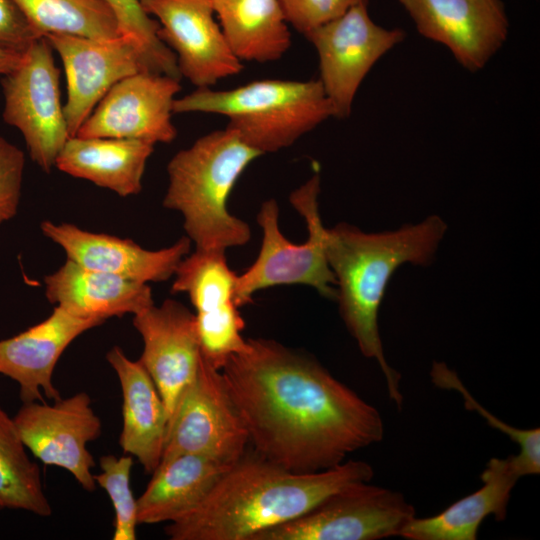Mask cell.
I'll return each mask as SVG.
<instances>
[{
  "label": "cell",
  "instance_id": "16",
  "mask_svg": "<svg viewBox=\"0 0 540 540\" xmlns=\"http://www.w3.org/2000/svg\"><path fill=\"white\" fill-rule=\"evenodd\" d=\"M143 341L138 359L155 383L166 407L168 425L184 390L195 379L202 354L195 314L166 299L133 315Z\"/></svg>",
  "mask_w": 540,
  "mask_h": 540
},
{
  "label": "cell",
  "instance_id": "6",
  "mask_svg": "<svg viewBox=\"0 0 540 540\" xmlns=\"http://www.w3.org/2000/svg\"><path fill=\"white\" fill-rule=\"evenodd\" d=\"M320 175L315 173L292 191L289 200L304 218L308 237L303 244L290 242L279 227V206L275 199L264 201L257 214L262 242L256 260L235 282L234 299L240 308L253 301V295L269 287L302 284L321 296L337 298L336 279L327 262L324 227L318 207Z\"/></svg>",
  "mask_w": 540,
  "mask_h": 540
},
{
  "label": "cell",
  "instance_id": "32",
  "mask_svg": "<svg viewBox=\"0 0 540 540\" xmlns=\"http://www.w3.org/2000/svg\"><path fill=\"white\" fill-rule=\"evenodd\" d=\"M24 164V153L0 137V225L18 211Z\"/></svg>",
  "mask_w": 540,
  "mask_h": 540
},
{
  "label": "cell",
  "instance_id": "1",
  "mask_svg": "<svg viewBox=\"0 0 540 540\" xmlns=\"http://www.w3.org/2000/svg\"><path fill=\"white\" fill-rule=\"evenodd\" d=\"M253 451L293 472L325 470L384 436L379 411L316 359L265 338L220 370Z\"/></svg>",
  "mask_w": 540,
  "mask_h": 540
},
{
  "label": "cell",
  "instance_id": "31",
  "mask_svg": "<svg viewBox=\"0 0 540 540\" xmlns=\"http://www.w3.org/2000/svg\"><path fill=\"white\" fill-rule=\"evenodd\" d=\"M195 319L201 354L215 369L221 370L231 356L247 348L242 336L245 322L237 305L195 314Z\"/></svg>",
  "mask_w": 540,
  "mask_h": 540
},
{
  "label": "cell",
  "instance_id": "29",
  "mask_svg": "<svg viewBox=\"0 0 540 540\" xmlns=\"http://www.w3.org/2000/svg\"><path fill=\"white\" fill-rule=\"evenodd\" d=\"M114 13L121 35L134 39L143 49L151 71L181 79L174 53L159 39L158 22L145 13L140 0H102Z\"/></svg>",
  "mask_w": 540,
  "mask_h": 540
},
{
  "label": "cell",
  "instance_id": "15",
  "mask_svg": "<svg viewBox=\"0 0 540 540\" xmlns=\"http://www.w3.org/2000/svg\"><path fill=\"white\" fill-rule=\"evenodd\" d=\"M425 38L446 46L471 72L504 44L508 18L501 0H399Z\"/></svg>",
  "mask_w": 540,
  "mask_h": 540
},
{
  "label": "cell",
  "instance_id": "20",
  "mask_svg": "<svg viewBox=\"0 0 540 540\" xmlns=\"http://www.w3.org/2000/svg\"><path fill=\"white\" fill-rule=\"evenodd\" d=\"M47 300L85 319L104 322L154 304L148 284L82 267L70 259L44 277Z\"/></svg>",
  "mask_w": 540,
  "mask_h": 540
},
{
  "label": "cell",
  "instance_id": "4",
  "mask_svg": "<svg viewBox=\"0 0 540 540\" xmlns=\"http://www.w3.org/2000/svg\"><path fill=\"white\" fill-rule=\"evenodd\" d=\"M261 155L225 127L201 136L171 158L163 206L182 215L195 249L226 251L249 242L248 223L227 206L236 182Z\"/></svg>",
  "mask_w": 540,
  "mask_h": 540
},
{
  "label": "cell",
  "instance_id": "7",
  "mask_svg": "<svg viewBox=\"0 0 540 540\" xmlns=\"http://www.w3.org/2000/svg\"><path fill=\"white\" fill-rule=\"evenodd\" d=\"M415 516L414 507L401 493L360 482L252 540H379L399 536Z\"/></svg>",
  "mask_w": 540,
  "mask_h": 540
},
{
  "label": "cell",
  "instance_id": "30",
  "mask_svg": "<svg viewBox=\"0 0 540 540\" xmlns=\"http://www.w3.org/2000/svg\"><path fill=\"white\" fill-rule=\"evenodd\" d=\"M101 473L94 475L98 484L109 496L114 509L113 540H135L137 520V499L131 486L130 475L133 457L125 454L117 457L103 455L99 459Z\"/></svg>",
  "mask_w": 540,
  "mask_h": 540
},
{
  "label": "cell",
  "instance_id": "17",
  "mask_svg": "<svg viewBox=\"0 0 540 540\" xmlns=\"http://www.w3.org/2000/svg\"><path fill=\"white\" fill-rule=\"evenodd\" d=\"M41 231L78 265L145 284L173 277L180 262L190 253L192 243L185 236L169 247L148 250L131 239L47 220L41 223Z\"/></svg>",
  "mask_w": 540,
  "mask_h": 540
},
{
  "label": "cell",
  "instance_id": "12",
  "mask_svg": "<svg viewBox=\"0 0 540 540\" xmlns=\"http://www.w3.org/2000/svg\"><path fill=\"white\" fill-rule=\"evenodd\" d=\"M45 38L63 63L67 84L63 111L71 137L117 82L139 72L153 73L141 46L126 35L106 40L68 34Z\"/></svg>",
  "mask_w": 540,
  "mask_h": 540
},
{
  "label": "cell",
  "instance_id": "34",
  "mask_svg": "<svg viewBox=\"0 0 540 540\" xmlns=\"http://www.w3.org/2000/svg\"><path fill=\"white\" fill-rule=\"evenodd\" d=\"M38 39L15 0H0V48L24 54Z\"/></svg>",
  "mask_w": 540,
  "mask_h": 540
},
{
  "label": "cell",
  "instance_id": "28",
  "mask_svg": "<svg viewBox=\"0 0 540 540\" xmlns=\"http://www.w3.org/2000/svg\"><path fill=\"white\" fill-rule=\"evenodd\" d=\"M432 383L442 389L457 391L466 409L477 412L487 423L507 435L520 451L515 455L523 476L540 472V429H519L504 423L485 409L466 389L458 375L444 362L434 361L430 371Z\"/></svg>",
  "mask_w": 540,
  "mask_h": 540
},
{
  "label": "cell",
  "instance_id": "3",
  "mask_svg": "<svg viewBox=\"0 0 540 540\" xmlns=\"http://www.w3.org/2000/svg\"><path fill=\"white\" fill-rule=\"evenodd\" d=\"M446 229L445 222L433 215L418 224L379 233H366L347 223L325 230V254L336 279L341 318L360 352L378 363L389 397L399 409L401 376L384 355L379 308L394 272L405 263H431Z\"/></svg>",
  "mask_w": 540,
  "mask_h": 540
},
{
  "label": "cell",
  "instance_id": "9",
  "mask_svg": "<svg viewBox=\"0 0 540 540\" xmlns=\"http://www.w3.org/2000/svg\"><path fill=\"white\" fill-rule=\"evenodd\" d=\"M369 0H354L339 17L304 36L314 46L319 81L329 99L334 118L351 114L355 95L375 63L401 43L405 32L377 25L368 11Z\"/></svg>",
  "mask_w": 540,
  "mask_h": 540
},
{
  "label": "cell",
  "instance_id": "14",
  "mask_svg": "<svg viewBox=\"0 0 540 540\" xmlns=\"http://www.w3.org/2000/svg\"><path fill=\"white\" fill-rule=\"evenodd\" d=\"M180 79L139 72L117 82L100 100L75 136L107 137L171 143L177 136L172 122Z\"/></svg>",
  "mask_w": 540,
  "mask_h": 540
},
{
  "label": "cell",
  "instance_id": "21",
  "mask_svg": "<svg viewBox=\"0 0 540 540\" xmlns=\"http://www.w3.org/2000/svg\"><path fill=\"white\" fill-rule=\"evenodd\" d=\"M521 477L515 455L493 457L480 475L481 488L436 515L415 516L399 536L407 540H475L487 516L505 520L512 489Z\"/></svg>",
  "mask_w": 540,
  "mask_h": 540
},
{
  "label": "cell",
  "instance_id": "36",
  "mask_svg": "<svg viewBox=\"0 0 540 540\" xmlns=\"http://www.w3.org/2000/svg\"><path fill=\"white\" fill-rule=\"evenodd\" d=\"M1 509H2V508H1V506H0V510H1Z\"/></svg>",
  "mask_w": 540,
  "mask_h": 540
},
{
  "label": "cell",
  "instance_id": "35",
  "mask_svg": "<svg viewBox=\"0 0 540 540\" xmlns=\"http://www.w3.org/2000/svg\"><path fill=\"white\" fill-rule=\"evenodd\" d=\"M24 54L0 48V76L14 71L21 63Z\"/></svg>",
  "mask_w": 540,
  "mask_h": 540
},
{
  "label": "cell",
  "instance_id": "5",
  "mask_svg": "<svg viewBox=\"0 0 540 540\" xmlns=\"http://www.w3.org/2000/svg\"><path fill=\"white\" fill-rule=\"evenodd\" d=\"M211 113L262 155L293 145L330 117L333 107L316 80H257L229 90L211 87L176 98L173 113Z\"/></svg>",
  "mask_w": 540,
  "mask_h": 540
},
{
  "label": "cell",
  "instance_id": "25",
  "mask_svg": "<svg viewBox=\"0 0 540 540\" xmlns=\"http://www.w3.org/2000/svg\"><path fill=\"white\" fill-rule=\"evenodd\" d=\"M40 38L68 34L97 40L121 35L117 19L102 0H15Z\"/></svg>",
  "mask_w": 540,
  "mask_h": 540
},
{
  "label": "cell",
  "instance_id": "26",
  "mask_svg": "<svg viewBox=\"0 0 540 540\" xmlns=\"http://www.w3.org/2000/svg\"><path fill=\"white\" fill-rule=\"evenodd\" d=\"M0 506L45 517L52 508L40 469L27 454L13 418L0 406Z\"/></svg>",
  "mask_w": 540,
  "mask_h": 540
},
{
  "label": "cell",
  "instance_id": "11",
  "mask_svg": "<svg viewBox=\"0 0 540 540\" xmlns=\"http://www.w3.org/2000/svg\"><path fill=\"white\" fill-rule=\"evenodd\" d=\"M17 431L34 457L68 471L81 487L96 489L95 461L88 443L102 433V423L86 392L46 402H25L13 417Z\"/></svg>",
  "mask_w": 540,
  "mask_h": 540
},
{
  "label": "cell",
  "instance_id": "24",
  "mask_svg": "<svg viewBox=\"0 0 540 540\" xmlns=\"http://www.w3.org/2000/svg\"><path fill=\"white\" fill-rule=\"evenodd\" d=\"M231 50L240 61L281 59L291 32L279 0H210Z\"/></svg>",
  "mask_w": 540,
  "mask_h": 540
},
{
  "label": "cell",
  "instance_id": "10",
  "mask_svg": "<svg viewBox=\"0 0 540 540\" xmlns=\"http://www.w3.org/2000/svg\"><path fill=\"white\" fill-rule=\"evenodd\" d=\"M248 444L247 430L221 371L202 356L197 375L182 393L169 422L161 461L197 454L233 464Z\"/></svg>",
  "mask_w": 540,
  "mask_h": 540
},
{
  "label": "cell",
  "instance_id": "13",
  "mask_svg": "<svg viewBox=\"0 0 540 540\" xmlns=\"http://www.w3.org/2000/svg\"><path fill=\"white\" fill-rule=\"evenodd\" d=\"M140 4L158 22L157 35L174 53L181 78L205 88L243 70L210 0H140Z\"/></svg>",
  "mask_w": 540,
  "mask_h": 540
},
{
  "label": "cell",
  "instance_id": "23",
  "mask_svg": "<svg viewBox=\"0 0 540 540\" xmlns=\"http://www.w3.org/2000/svg\"><path fill=\"white\" fill-rule=\"evenodd\" d=\"M232 464L181 454L160 462L137 499L138 524L174 522L194 510Z\"/></svg>",
  "mask_w": 540,
  "mask_h": 540
},
{
  "label": "cell",
  "instance_id": "22",
  "mask_svg": "<svg viewBox=\"0 0 540 540\" xmlns=\"http://www.w3.org/2000/svg\"><path fill=\"white\" fill-rule=\"evenodd\" d=\"M153 151L154 144L142 140L73 136L59 152L55 167L128 197L141 192L146 164Z\"/></svg>",
  "mask_w": 540,
  "mask_h": 540
},
{
  "label": "cell",
  "instance_id": "8",
  "mask_svg": "<svg viewBox=\"0 0 540 540\" xmlns=\"http://www.w3.org/2000/svg\"><path fill=\"white\" fill-rule=\"evenodd\" d=\"M3 120L17 128L31 159L46 173L71 137L59 89V69L45 37L24 53L20 65L1 79Z\"/></svg>",
  "mask_w": 540,
  "mask_h": 540
},
{
  "label": "cell",
  "instance_id": "19",
  "mask_svg": "<svg viewBox=\"0 0 540 540\" xmlns=\"http://www.w3.org/2000/svg\"><path fill=\"white\" fill-rule=\"evenodd\" d=\"M122 393V430L119 444L125 454L136 457L146 473L160 464L168 416L163 399L139 360L129 359L119 346L106 354Z\"/></svg>",
  "mask_w": 540,
  "mask_h": 540
},
{
  "label": "cell",
  "instance_id": "2",
  "mask_svg": "<svg viewBox=\"0 0 540 540\" xmlns=\"http://www.w3.org/2000/svg\"><path fill=\"white\" fill-rule=\"evenodd\" d=\"M373 475L371 465L361 460L297 473L246 451L194 510L165 527V534L171 540H252Z\"/></svg>",
  "mask_w": 540,
  "mask_h": 540
},
{
  "label": "cell",
  "instance_id": "33",
  "mask_svg": "<svg viewBox=\"0 0 540 540\" xmlns=\"http://www.w3.org/2000/svg\"><path fill=\"white\" fill-rule=\"evenodd\" d=\"M279 1L288 25L305 35L342 15L354 0Z\"/></svg>",
  "mask_w": 540,
  "mask_h": 540
},
{
  "label": "cell",
  "instance_id": "18",
  "mask_svg": "<svg viewBox=\"0 0 540 540\" xmlns=\"http://www.w3.org/2000/svg\"><path fill=\"white\" fill-rule=\"evenodd\" d=\"M102 322L75 316L55 306L49 317L27 330L0 340V374L19 386L23 403L61 398L53 382L57 362L84 332Z\"/></svg>",
  "mask_w": 540,
  "mask_h": 540
},
{
  "label": "cell",
  "instance_id": "27",
  "mask_svg": "<svg viewBox=\"0 0 540 540\" xmlns=\"http://www.w3.org/2000/svg\"><path fill=\"white\" fill-rule=\"evenodd\" d=\"M225 252L195 249L176 269L171 291L187 294L195 314L210 313L236 304L237 274L228 266Z\"/></svg>",
  "mask_w": 540,
  "mask_h": 540
}]
</instances>
